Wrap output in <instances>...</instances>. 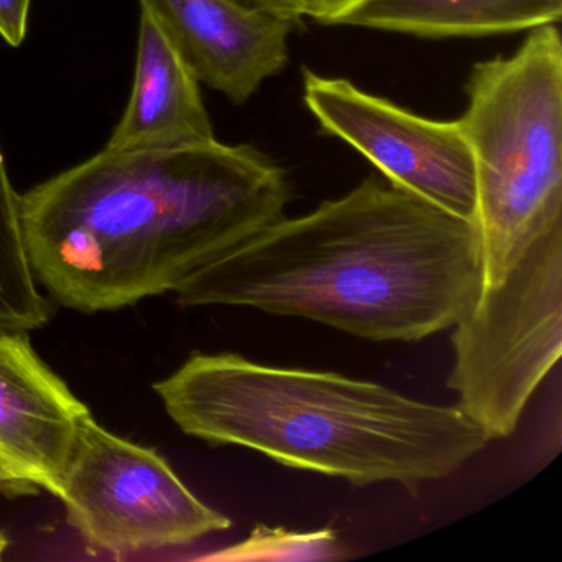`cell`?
Wrapping results in <instances>:
<instances>
[{
	"label": "cell",
	"instance_id": "cell-12",
	"mask_svg": "<svg viewBox=\"0 0 562 562\" xmlns=\"http://www.w3.org/2000/svg\"><path fill=\"white\" fill-rule=\"evenodd\" d=\"M345 548L328 531L294 532L282 528L256 526L248 539L203 559L213 561H330L341 559Z\"/></svg>",
	"mask_w": 562,
	"mask_h": 562
},
{
	"label": "cell",
	"instance_id": "cell-11",
	"mask_svg": "<svg viewBox=\"0 0 562 562\" xmlns=\"http://www.w3.org/2000/svg\"><path fill=\"white\" fill-rule=\"evenodd\" d=\"M562 0H358L334 25L416 37H479L558 24Z\"/></svg>",
	"mask_w": 562,
	"mask_h": 562
},
{
	"label": "cell",
	"instance_id": "cell-8",
	"mask_svg": "<svg viewBox=\"0 0 562 562\" xmlns=\"http://www.w3.org/2000/svg\"><path fill=\"white\" fill-rule=\"evenodd\" d=\"M199 83L243 104L289 61L295 24L235 0H147Z\"/></svg>",
	"mask_w": 562,
	"mask_h": 562
},
{
	"label": "cell",
	"instance_id": "cell-14",
	"mask_svg": "<svg viewBox=\"0 0 562 562\" xmlns=\"http://www.w3.org/2000/svg\"><path fill=\"white\" fill-rule=\"evenodd\" d=\"M252 11L276 15L297 25L305 19V0H235Z\"/></svg>",
	"mask_w": 562,
	"mask_h": 562
},
{
	"label": "cell",
	"instance_id": "cell-17",
	"mask_svg": "<svg viewBox=\"0 0 562 562\" xmlns=\"http://www.w3.org/2000/svg\"><path fill=\"white\" fill-rule=\"evenodd\" d=\"M9 548V539L4 532H0V559L4 558L5 551Z\"/></svg>",
	"mask_w": 562,
	"mask_h": 562
},
{
	"label": "cell",
	"instance_id": "cell-15",
	"mask_svg": "<svg viewBox=\"0 0 562 562\" xmlns=\"http://www.w3.org/2000/svg\"><path fill=\"white\" fill-rule=\"evenodd\" d=\"M358 0H305V18L318 24L334 25L335 19Z\"/></svg>",
	"mask_w": 562,
	"mask_h": 562
},
{
	"label": "cell",
	"instance_id": "cell-5",
	"mask_svg": "<svg viewBox=\"0 0 562 562\" xmlns=\"http://www.w3.org/2000/svg\"><path fill=\"white\" fill-rule=\"evenodd\" d=\"M447 386L488 440L518 427L562 353V226L539 236L498 288L453 325Z\"/></svg>",
	"mask_w": 562,
	"mask_h": 562
},
{
	"label": "cell",
	"instance_id": "cell-16",
	"mask_svg": "<svg viewBox=\"0 0 562 562\" xmlns=\"http://www.w3.org/2000/svg\"><path fill=\"white\" fill-rule=\"evenodd\" d=\"M8 486L18 488V486L31 485L15 472L14 467H12L4 457L0 456V488H8Z\"/></svg>",
	"mask_w": 562,
	"mask_h": 562
},
{
	"label": "cell",
	"instance_id": "cell-4",
	"mask_svg": "<svg viewBox=\"0 0 562 562\" xmlns=\"http://www.w3.org/2000/svg\"><path fill=\"white\" fill-rule=\"evenodd\" d=\"M459 117L475 160L482 289L498 288L532 243L562 226V41L529 31L506 58L480 61Z\"/></svg>",
	"mask_w": 562,
	"mask_h": 562
},
{
	"label": "cell",
	"instance_id": "cell-2",
	"mask_svg": "<svg viewBox=\"0 0 562 562\" xmlns=\"http://www.w3.org/2000/svg\"><path fill=\"white\" fill-rule=\"evenodd\" d=\"M480 291L476 223L368 179L307 215L282 216L173 294L182 307H251L364 340L419 341L452 328Z\"/></svg>",
	"mask_w": 562,
	"mask_h": 562
},
{
	"label": "cell",
	"instance_id": "cell-10",
	"mask_svg": "<svg viewBox=\"0 0 562 562\" xmlns=\"http://www.w3.org/2000/svg\"><path fill=\"white\" fill-rule=\"evenodd\" d=\"M136 74L106 149H157L215 139L200 83L147 0H139Z\"/></svg>",
	"mask_w": 562,
	"mask_h": 562
},
{
	"label": "cell",
	"instance_id": "cell-7",
	"mask_svg": "<svg viewBox=\"0 0 562 562\" xmlns=\"http://www.w3.org/2000/svg\"><path fill=\"white\" fill-rule=\"evenodd\" d=\"M304 103L325 133L358 150L391 186L476 223L475 160L459 120L417 116L344 78L308 68Z\"/></svg>",
	"mask_w": 562,
	"mask_h": 562
},
{
	"label": "cell",
	"instance_id": "cell-9",
	"mask_svg": "<svg viewBox=\"0 0 562 562\" xmlns=\"http://www.w3.org/2000/svg\"><path fill=\"white\" fill-rule=\"evenodd\" d=\"M90 409L35 353L27 334H0V456L29 485L57 495Z\"/></svg>",
	"mask_w": 562,
	"mask_h": 562
},
{
	"label": "cell",
	"instance_id": "cell-1",
	"mask_svg": "<svg viewBox=\"0 0 562 562\" xmlns=\"http://www.w3.org/2000/svg\"><path fill=\"white\" fill-rule=\"evenodd\" d=\"M289 202L281 167L216 139L104 147L21 195L35 278L58 304L87 314L176 291L281 220Z\"/></svg>",
	"mask_w": 562,
	"mask_h": 562
},
{
	"label": "cell",
	"instance_id": "cell-3",
	"mask_svg": "<svg viewBox=\"0 0 562 562\" xmlns=\"http://www.w3.org/2000/svg\"><path fill=\"white\" fill-rule=\"evenodd\" d=\"M154 391L187 436L357 486L400 483L414 492L453 475L490 442L457 406L235 353H192Z\"/></svg>",
	"mask_w": 562,
	"mask_h": 562
},
{
	"label": "cell",
	"instance_id": "cell-6",
	"mask_svg": "<svg viewBox=\"0 0 562 562\" xmlns=\"http://www.w3.org/2000/svg\"><path fill=\"white\" fill-rule=\"evenodd\" d=\"M93 548L114 555L192 544L232 528L150 447L81 420L57 495Z\"/></svg>",
	"mask_w": 562,
	"mask_h": 562
},
{
	"label": "cell",
	"instance_id": "cell-13",
	"mask_svg": "<svg viewBox=\"0 0 562 562\" xmlns=\"http://www.w3.org/2000/svg\"><path fill=\"white\" fill-rule=\"evenodd\" d=\"M32 0H0V37L11 47H21L27 35Z\"/></svg>",
	"mask_w": 562,
	"mask_h": 562
}]
</instances>
